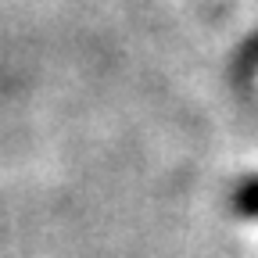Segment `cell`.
<instances>
[{"label": "cell", "instance_id": "obj_1", "mask_svg": "<svg viewBox=\"0 0 258 258\" xmlns=\"http://www.w3.org/2000/svg\"><path fill=\"white\" fill-rule=\"evenodd\" d=\"M237 208H240L244 215H258V179H251V183L240 186V194H237Z\"/></svg>", "mask_w": 258, "mask_h": 258}, {"label": "cell", "instance_id": "obj_2", "mask_svg": "<svg viewBox=\"0 0 258 258\" xmlns=\"http://www.w3.org/2000/svg\"><path fill=\"white\" fill-rule=\"evenodd\" d=\"M244 61H247V64H251V61H258V40H254V43L247 47V54H244Z\"/></svg>", "mask_w": 258, "mask_h": 258}]
</instances>
